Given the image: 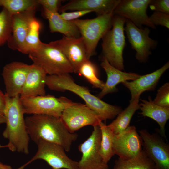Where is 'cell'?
Here are the masks:
<instances>
[{
  "instance_id": "9a60e30c",
  "label": "cell",
  "mask_w": 169,
  "mask_h": 169,
  "mask_svg": "<svg viewBox=\"0 0 169 169\" xmlns=\"http://www.w3.org/2000/svg\"><path fill=\"white\" fill-rule=\"evenodd\" d=\"M30 66L19 61H13L4 66L2 76L6 95L11 97L20 95Z\"/></svg>"
},
{
  "instance_id": "4fadbf2b",
  "label": "cell",
  "mask_w": 169,
  "mask_h": 169,
  "mask_svg": "<svg viewBox=\"0 0 169 169\" xmlns=\"http://www.w3.org/2000/svg\"><path fill=\"white\" fill-rule=\"evenodd\" d=\"M151 0H120L114 10V14L130 20L139 28H143L145 25L156 29V26L151 22L147 13Z\"/></svg>"
},
{
  "instance_id": "ac0fdd59",
  "label": "cell",
  "mask_w": 169,
  "mask_h": 169,
  "mask_svg": "<svg viewBox=\"0 0 169 169\" xmlns=\"http://www.w3.org/2000/svg\"><path fill=\"white\" fill-rule=\"evenodd\" d=\"M120 0H73L60 7L61 12L68 10H89L97 16L113 12Z\"/></svg>"
},
{
  "instance_id": "3957f363",
  "label": "cell",
  "mask_w": 169,
  "mask_h": 169,
  "mask_svg": "<svg viewBox=\"0 0 169 169\" xmlns=\"http://www.w3.org/2000/svg\"><path fill=\"white\" fill-rule=\"evenodd\" d=\"M46 85L51 90H68L77 95L95 113L101 121L114 118L122 110L120 107L108 104L93 95L87 87L76 84L69 74L47 75Z\"/></svg>"
},
{
  "instance_id": "d4e9b609",
  "label": "cell",
  "mask_w": 169,
  "mask_h": 169,
  "mask_svg": "<svg viewBox=\"0 0 169 169\" xmlns=\"http://www.w3.org/2000/svg\"><path fill=\"white\" fill-rule=\"evenodd\" d=\"M153 161L143 150L130 159L123 160L119 158L115 162L113 169H155Z\"/></svg>"
},
{
  "instance_id": "cb8c5ba5",
  "label": "cell",
  "mask_w": 169,
  "mask_h": 169,
  "mask_svg": "<svg viewBox=\"0 0 169 169\" xmlns=\"http://www.w3.org/2000/svg\"><path fill=\"white\" fill-rule=\"evenodd\" d=\"M140 97L130 101L129 105L117 116L116 118L107 126L114 134L120 133L130 125L131 119L136 111L139 109Z\"/></svg>"
},
{
  "instance_id": "7a4b0ae2",
  "label": "cell",
  "mask_w": 169,
  "mask_h": 169,
  "mask_svg": "<svg viewBox=\"0 0 169 169\" xmlns=\"http://www.w3.org/2000/svg\"><path fill=\"white\" fill-rule=\"evenodd\" d=\"M5 95L3 115L6 126L3 136L8 140L7 145L10 151L28 154L30 138L26 129L20 95L11 97Z\"/></svg>"
},
{
  "instance_id": "83f0119b",
  "label": "cell",
  "mask_w": 169,
  "mask_h": 169,
  "mask_svg": "<svg viewBox=\"0 0 169 169\" xmlns=\"http://www.w3.org/2000/svg\"><path fill=\"white\" fill-rule=\"evenodd\" d=\"M38 4L37 0H0V6L12 15L36 7Z\"/></svg>"
},
{
  "instance_id": "484cf974",
  "label": "cell",
  "mask_w": 169,
  "mask_h": 169,
  "mask_svg": "<svg viewBox=\"0 0 169 169\" xmlns=\"http://www.w3.org/2000/svg\"><path fill=\"white\" fill-rule=\"evenodd\" d=\"M41 28L40 22L34 18L31 21L23 45L20 52L25 54H30L37 50L42 42L39 38Z\"/></svg>"
},
{
  "instance_id": "52a82bcc",
  "label": "cell",
  "mask_w": 169,
  "mask_h": 169,
  "mask_svg": "<svg viewBox=\"0 0 169 169\" xmlns=\"http://www.w3.org/2000/svg\"><path fill=\"white\" fill-rule=\"evenodd\" d=\"M20 100L24 114L47 115L59 118L63 110L73 103L65 97L57 98L50 95L20 97Z\"/></svg>"
},
{
  "instance_id": "7402d4cb",
  "label": "cell",
  "mask_w": 169,
  "mask_h": 169,
  "mask_svg": "<svg viewBox=\"0 0 169 169\" xmlns=\"http://www.w3.org/2000/svg\"><path fill=\"white\" fill-rule=\"evenodd\" d=\"M139 104L140 114L143 116L151 118L159 125L162 136L166 137L165 127L169 119V107L161 106L154 103L151 97L149 101L141 99Z\"/></svg>"
},
{
  "instance_id": "30bf717a",
  "label": "cell",
  "mask_w": 169,
  "mask_h": 169,
  "mask_svg": "<svg viewBox=\"0 0 169 169\" xmlns=\"http://www.w3.org/2000/svg\"><path fill=\"white\" fill-rule=\"evenodd\" d=\"M60 118L71 133L86 126H98L101 121L86 105L74 102L63 110Z\"/></svg>"
},
{
  "instance_id": "2e32d148",
  "label": "cell",
  "mask_w": 169,
  "mask_h": 169,
  "mask_svg": "<svg viewBox=\"0 0 169 169\" xmlns=\"http://www.w3.org/2000/svg\"><path fill=\"white\" fill-rule=\"evenodd\" d=\"M59 49L72 65L74 72L77 73L81 64L88 60L85 47L82 38L64 36L61 39L49 43Z\"/></svg>"
},
{
  "instance_id": "836d02e7",
  "label": "cell",
  "mask_w": 169,
  "mask_h": 169,
  "mask_svg": "<svg viewBox=\"0 0 169 169\" xmlns=\"http://www.w3.org/2000/svg\"><path fill=\"white\" fill-rule=\"evenodd\" d=\"M38 4L41 5L45 9L50 12H58L61 0H37Z\"/></svg>"
},
{
  "instance_id": "74e56055",
  "label": "cell",
  "mask_w": 169,
  "mask_h": 169,
  "mask_svg": "<svg viewBox=\"0 0 169 169\" xmlns=\"http://www.w3.org/2000/svg\"><path fill=\"white\" fill-rule=\"evenodd\" d=\"M5 119L4 116L0 115V124L5 123Z\"/></svg>"
},
{
  "instance_id": "5b68a950",
  "label": "cell",
  "mask_w": 169,
  "mask_h": 169,
  "mask_svg": "<svg viewBox=\"0 0 169 169\" xmlns=\"http://www.w3.org/2000/svg\"><path fill=\"white\" fill-rule=\"evenodd\" d=\"M113 12L91 19H76L71 21L78 28L84 44L88 60L94 55L98 43L112 28Z\"/></svg>"
},
{
  "instance_id": "1f68e13d",
  "label": "cell",
  "mask_w": 169,
  "mask_h": 169,
  "mask_svg": "<svg viewBox=\"0 0 169 169\" xmlns=\"http://www.w3.org/2000/svg\"><path fill=\"white\" fill-rule=\"evenodd\" d=\"M149 17L151 22L155 26L161 25L169 28V14L154 11Z\"/></svg>"
},
{
  "instance_id": "603a6c76",
  "label": "cell",
  "mask_w": 169,
  "mask_h": 169,
  "mask_svg": "<svg viewBox=\"0 0 169 169\" xmlns=\"http://www.w3.org/2000/svg\"><path fill=\"white\" fill-rule=\"evenodd\" d=\"M44 16L48 20L50 30L52 32H59L64 36L73 38L81 37L77 27L71 21L63 18L58 12H54L44 9Z\"/></svg>"
},
{
  "instance_id": "f546056e",
  "label": "cell",
  "mask_w": 169,
  "mask_h": 169,
  "mask_svg": "<svg viewBox=\"0 0 169 169\" xmlns=\"http://www.w3.org/2000/svg\"><path fill=\"white\" fill-rule=\"evenodd\" d=\"M12 15L4 8L0 12V46L7 42L12 32Z\"/></svg>"
},
{
  "instance_id": "ba28073f",
  "label": "cell",
  "mask_w": 169,
  "mask_h": 169,
  "mask_svg": "<svg viewBox=\"0 0 169 169\" xmlns=\"http://www.w3.org/2000/svg\"><path fill=\"white\" fill-rule=\"evenodd\" d=\"M38 150L28 162L17 169H24L27 166L38 159L45 161L52 169H78V162L69 158L64 148L58 144L39 140L36 143Z\"/></svg>"
},
{
  "instance_id": "d6a6232c",
  "label": "cell",
  "mask_w": 169,
  "mask_h": 169,
  "mask_svg": "<svg viewBox=\"0 0 169 169\" xmlns=\"http://www.w3.org/2000/svg\"><path fill=\"white\" fill-rule=\"evenodd\" d=\"M149 6L154 11L169 14V0H151Z\"/></svg>"
},
{
  "instance_id": "277c9868",
  "label": "cell",
  "mask_w": 169,
  "mask_h": 169,
  "mask_svg": "<svg viewBox=\"0 0 169 169\" xmlns=\"http://www.w3.org/2000/svg\"><path fill=\"white\" fill-rule=\"evenodd\" d=\"M126 19L114 14L111 28L102 38V59L116 69H124L123 52L126 44L124 25Z\"/></svg>"
},
{
  "instance_id": "4dcf8cb0",
  "label": "cell",
  "mask_w": 169,
  "mask_h": 169,
  "mask_svg": "<svg viewBox=\"0 0 169 169\" xmlns=\"http://www.w3.org/2000/svg\"><path fill=\"white\" fill-rule=\"evenodd\" d=\"M169 83L164 84L157 90L156 96L152 101L159 105L169 107Z\"/></svg>"
},
{
  "instance_id": "8992f818",
  "label": "cell",
  "mask_w": 169,
  "mask_h": 169,
  "mask_svg": "<svg viewBox=\"0 0 169 169\" xmlns=\"http://www.w3.org/2000/svg\"><path fill=\"white\" fill-rule=\"evenodd\" d=\"M28 55L33 64L42 68L49 75L74 72L72 65L63 53L49 43L42 42L37 50Z\"/></svg>"
},
{
  "instance_id": "4316f807",
  "label": "cell",
  "mask_w": 169,
  "mask_h": 169,
  "mask_svg": "<svg viewBox=\"0 0 169 169\" xmlns=\"http://www.w3.org/2000/svg\"><path fill=\"white\" fill-rule=\"evenodd\" d=\"M101 132V139L100 147V154L104 162L108 164L115 155L112 148L114 133L109 127L101 121L99 125Z\"/></svg>"
},
{
  "instance_id": "f1b7e54d",
  "label": "cell",
  "mask_w": 169,
  "mask_h": 169,
  "mask_svg": "<svg viewBox=\"0 0 169 169\" xmlns=\"http://www.w3.org/2000/svg\"><path fill=\"white\" fill-rule=\"evenodd\" d=\"M83 76L94 88L102 90L105 82L100 80L97 74L96 68L90 60H87L80 66L77 72Z\"/></svg>"
},
{
  "instance_id": "8d00e7d4",
  "label": "cell",
  "mask_w": 169,
  "mask_h": 169,
  "mask_svg": "<svg viewBox=\"0 0 169 169\" xmlns=\"http://www.w3.org/2000/svg\"><path fill=\"white\" fill-rule=\"evenodd\" d=\"M0 169H12L9 166L6 165L0 162Z\"/></svg>"
},
{
  "instance_id": "d6986e66",
  "label": "cell",
  "mask_w": 169,
  "mask_h": 169,
  "mask_svg": "<svg viewBox=\"0 0 169 169\" xmlns=\"http://www.w3.org/2000/svg\"><path fill=\"white\" fill-rule=\"evenodd\" d=\"M169 68L168 62L158 69L151 73L141 76L132 81H125L122 84L130 90L131 98L134 100L146 91L152 90L156 88L161 75Z\"/></svg>"
},
{
  "instance_id": "6da1fadb",
  "label": "cell",
  "mask_w": 169,
  "mask_h": 169,
  "mask_svg": "<svg viewBox=\"0 0 169 169\" xmlns=\"http://www.w3.org/2000/svg\"><path fill=\"white\" fill-rule=\"evenodd\" d=\"M30 138L36 143L42 140L56 144L69 151L78 137L68 130L60 118L44 115H33L25 118Z\"/></svg>"
},
{
  "instance_id": "8fae6325",
  "label": "cell",
  "mask_w": 169,
  "mask_h": 169,
  "mask_svg": "<svg viewBox=\"0 0 169 169\" xmlns=\"http://www.w3.org/2000/svg\"><path fill=\"white\" fill-rule=\"evenodd\" d=\"M125 24L124 31L132 48L136 51V59L141 62H145L151 54V50L157 47L158 41L150 37L148 27L139 28L127 19Z\"/></svg>"
},
{
  "instance_id": "e575fe53",
  "label": "cell",
  "mask_w": 169,
  "mask_h": 169,
  "mask_svg": "<svg viewBox=\"0 0 169 169\" xmlns=\"http://www.w3.org/2000/svg\"><path fill=\"white\" fill-rule=\"evenodd\" d=\"M91 12H92L89 10H78L69 12H63L60 14L64 19L72 21Z\"/></svg>"
},
{
  "instance_id": "ffe728a7",
  "label": "cell",
  "mask_w": 169,
  "mask_h": 169,
  "mask_svg": "<svg viewBox=\"0 0 169 169\" xmlns=\"http://www.w3.org/2000/svg\"><path fill=\"white\" fill-rule=\"evenodd\" d=\"M47 74L40 67L33 64L22 88L20 97L44 96Z\"/></svg>"
},
{
  "instance_id": "7c38bea8",
  "label": "cell",
  "mask_w": 169,
  "mask_h": 169,
  "mask_svg": "<svg viewBox=\"0 0 169 169\" xmlns=\"http://www.w3.org/2000/svg\"><path fill=\"white\" fill-rule=\"evenodd\" d=\"M143 150L154 163L155 169H169V146L162 138L146 130L139 131Z\"/></svg>"
},
{
  "instance_id": "d590c367",
  "label": "cell",
  "mask_w": 169,
  "mask_h": 169,
  "mask_svg": "<svg viewBox=\"0 0 169 169\" xmlns=\"http://www.w3.org/2000/svg\"><path fill=\"white\" fill-rule=\"evenodd\" d=\"M5 95L0 90V115H3L4 111L5 105Z\"/></svg>"
},
{
  "instance_id": "f35d334b",
  "label": "cell",
  "mask_w": 169,
  "mask_h": 169,
  "mask_svg": "<svg viewBox=\"0 0 169 169\" xmlns=\"http://www.w3.org/2000/svg\"><path fill=\"white\" fill-rule=\"evenodd\" d=\"M8 148V146L7 145H1L0 144V148Z\"/></svg>"
},
{
  "instance_id": "5bb4252c",
  "label": "cell",
  "mask_w": 169,
  "mask_h": 169,
  "mask_svg": "<svg viewBox=\"0 0 169 169\" xmlns=\"http://www.w3.org/2000/svg\"><path fill=\"white\" fill-rule=\"evenodd\" d=\"M112 148L114 155L123 160L135 156L143 150L142 141L134 126H130L126 130L114 134Z\"/></svg>"
},
{
  "instance_id": "e0dca14e",
  "label": "cell",
  "mask_w": 169,
  "mask_h": 169,
  "mask_svg": "<svg viewBox=\"0 0 169 169\" xmlns=\"http://www.w3.org/2000/svg\"><path fill=\"white\" fill-rule=\"evenodd\" d=\"M36 7L12 15V32L7 41L8 47L20 52L32 20L35 18Z\"/></svg>"
},
{
  "instance_id": "44dd1931",
  "label": "cell",
  "mask_w": 169,
  "mask_h": 169,
  "mask_svg": "<svg viewBox=\"0 0 169 169\" xmlns=\"http://www.w3.org/2000/svg\"><path fill=\"white\" fill-rule=\"evenodd\" d=\"M100 65L105 72L107 79L98 97L100 99L106 95L116 92V85L129 80H134L138 78L140 75L133 73L122 72L110 65L105 59H102Z\"/></svg>"
},
{
  "instance_id": "9c48e42d",
  "label": "cell",
  "mask_w": 169,
  "mask_h": 169,
  "mask_svg": "<svg viewBox=\"0 0 169 169\" xmlns=\"http://www.w3.org/2000/svg\"><path fill=\"white\" fill-rule=\"evenodd\" d=\"M101 132L99 125L93 127L90 136L78 146L82 154L78 162V169H109L100 152Z\"/></svg>"
},
{
  "instance_id": "ab89813d",
  "label": "cell",
  "mask_w": 169,
  "mask_h": 169,
  "mask_svg": "<svg viewBox=\"0 0 169 169\" xmlns=\"http://www.w3.org/2000/svg\"></svg>"
}]
</instances>
